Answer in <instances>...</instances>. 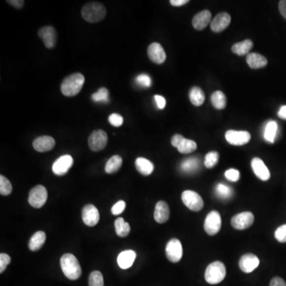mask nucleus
Listing matches in <instances>:
<instances>
[{
	"instance_id": "a211bd4d",
	"label": "nucleus",
	"mask_w": 286,
	"mask_h": 286,
	"mask_svg": "<svg viewBox=\"0 0 286 286\" xmlns=\"http://www.w3.org/2000/svg\"><path fill=\"white\" fill-rule=\"evenodd\" d=\"M251 167L257 178L263 181L270 179V170L268 169L267 166L259 158L253 159V160L251 161Z\"/></svg>"
},
{
	"instance_id": "20e7f679",
	"label": "nucleus",
	"mask_w": 286,
	"mask_h": 286,
	"mask_svg": "<svg viewBox=\"0 0 286 286\" xmlns=\"http://www.w3.org/2000/svg\"><path fill=\"white\" fill-rule=\"evenodd\" d=\"M226 270L224 264L220 261H214L206 269L204 278L208 284L217 285L224 280Z\"/></svg>"
},
{
	"instance_id": "58836bf2",
	"label": "nucleus",
	"mask_w": 286,
	"mask_h": 286,
	"mask_svg": "<svg viewBox=\"0 0 286 286\" xmlns=\"http://www.w3.org/2000/svg\"><path fill=\"white\" fill-rule=\"evenodd\" d=\"M274 236L279 243H286V224L282 225L277 228Z\"/></svg>"
},
{
	"instance_id": "39448f33",
	"label": "nucleus",
	"mask_w": 286,
	"mask_h": 286,
	"mask_svg": "<svg viewBox=\"0 0 286 286\" xmlns=\"http://www.w3.org/2000/svg\"><path fill=\"white\" fill-rule=\"evenodd\" d=\"M181 200L188 208L193 212H199L204 208L203 199L196 191L186 190L181 195Z\"/></svg>"
},
{
	"instance_id": "3c124183",
	"label": "nucleus",
	"mask_w": 286,
	"mask_h": 286,
	"mask_svg": "<svg viewBox=\"0 0 286 286\" xmlns=\"http://www.w3.org/2000/svg\"><path fill=\"white\" fill-rule=\"evenodd\" d=\"M188 0H170V3L172 6H181L188 3Z\"/></svg>"
},
{
	"instance_id": "bb28decb",
	"label": "nucleus",
	"mask_w": 286,
	"mask_h": 286,
	"mask_svg": "<svg viewBox=\"0 0 286 286\" xmlns=\"http://www.w3.org/2000/svg\"><path fill=\"white\" fill-rule=\"evenodd\" d=\"M253 42L251 40H244V41H240V42H238V43L233 45L231 50L234 54H237V55H246L251 51V49L253 47Z\"/></svg>"
},
{
	"instance_id": "37998d69",
	"label": "nucleus",
	"mask_w": 286,
	"mask_h": 286,
	"mask_svg": "<svg viewBox=\"0 0 286 286\" xmlns=\"http://www.w3.org/2000/svg\"><path fill=\"white\" fill-rule=\"evenodd\" d=\"M126 208V203L124 200H120L118 201L115 205L111 208V212L114 216H118V215L121 214L122 212H124Z\"/></svg>"
},
{
	"instance_id": "7ed1b4c3",
	"label": "nucleus",
	"mask_w": 286,
	"mask_h": 286,
	"mask_svg": "<svg viewBox=\"0 0 286 286\" xmlns=\"http://www.w3.org/2000/svg\"><path fill=\"white\" fill-rule=\"evenodd\" d=\"M83 19L91 23H98L106 16V8L100 2H88L81 10Z\"/></svg>"
},
{
	"instance_id": "7c9ffc66",
	"label": "nucleus",
	"mask_w": 286,
	"mask_h": 286,
	"mask_svg": "<svg viewBox=\"0 0 286 286\" xmlns=\"http://www.w3.org/2000/svg\"><path fill=\"white\" fill-rule=\"evenodd\" d=\"M212 105L218 110L224 109L226 106V97L221 91H216L211 97Z\"/></svg>"
},
{
	"instance_id": "c03bdc74",
	"label": "nucleus",
	"mask_w": 286,
	"mask_h": 286,
	"mask_svg": "<svg viewBox=\"0 0 286 286\" xmlns=\"http://www.w3.org/2000/svg\"><path fill=\"white\" fill-rule=\"evenodd\" d=\"M10 262V257L6 254L2 253L0 254V273L6 270V266H8Z\"/></svg>"
},
{
	"instance_id": "ea45409f",
	"label": "nucleus",
	"mask_w": 286,
	"mask_h": 286,
	"mask_svg": "<svg viewBox=\"0 0 286 286\" xmlns=\"http://www.w3.org/2000/svg\"><path fill=\"white\" fill-rule=\"evenodd\" d=\"M136 82L138 83L140 86L149 88L151 85V76H149L148 74H146V73L138 75L136 78Z\"/></svg>"
},
{
	"instance_id": "e433bc0d",
	"label": "nucleus",
	"mask_w": 286,
	"mask_h": 286,
	"mask_svg": "<svg viewBox=\"0 0 286 286\" xmlns=\"http://www.w3.org/2000/svg\"><path fill=\"white\" fill-rule=\"evenodd\" d=\"M12 191V186L10 181L4 176H0V194L2 196H8Z\"/></svg>"
},
{
	"instance_id": "dca6fc26",
	"label": "nucleus",
	"mask_w": 286,
	"mask_h": 286,
	"mask_svg": "<svg viewBox=\"0 0 286 286\" xmlns=\"http://www.w3.org/2000/svg\"><path fill=\"white\" fill-rule=\"evenodd\" d=\"M231 20V15L227 13H220L211 22V29L216 33L224 31L230 25Z\"/></svg>"
},
{
	"instance_id": "4c0bfd02",
	"label": "nucleus",
	"mask_w": 286,
	"mask_h": 286,
	"mask_svg": "<svg viewBox=\"0 0 286 286\" xmlns=\"http://www.w3.org/2000/svg\"><path fill=\"white\" fill-rule=\"evenodd\" d=\"M92 99L95 102H106L109 101V93L105 88H101L96 93L92 95Z\"/></svg>"
},
{
	"instance_id": "79ce46f5",
	"label": "nucleus",
	"mask_w": 286,
	"mask_h": 286,
	"mask_svg": "<svg viewBox=\"0 0 286 286\" xmlns=\"http://www.w3.org/2000/svg\"><path fill=\"white\" fill-rule=\"evenodd\" d=\"M110 124L114 127H120L124 124V118L122 117L119 114H111L108 118Z\"/></svg>"
},
{
	"instance_id": "de8ad7c7",
	"label": "nucleus",
	"mask_w": 286,
	"mask_h": 286,
	"mask_svg": "<svg viewBox=\"0 0 286 286\" xmlns=\"http://www.w3.org/2000/svg\"><path fill=\"white\" fill-rule=\"evenodd\" d=\"M183 139V136L181 135V134H175V135L173 136V138L171 139V144L174 147H177Z\"/></svg>"
},
{
	"instance_id": "c9c22d12",
	"label": "nucleus",
	"mask_w": 286,
	"mask_h": 286,
	"mask_svg": "<svg viewBox=\"0 0 286 286\" xmlns=\"http://www.w3.org/2000/svg\"><path fill=\"white\" fill-rule=\"evenodd\" d=\"M89 286H104L103 277L99 271L91 273L89 278Z\"/></svg>"
},
{
	"instance_id": "ddd939ff",
	"label": "nucleus",
	"mask_w": 286,
	"mask_h": 286,
	"mask_svg": "<svg viewBox=\"0 0 286 286\" xmlns=\"http://www.w3.org/2000/svg\"><path fill=\"white\" fill-rule=\"evenodd\" d=\"M259 258L253 254H246L239 261V268L246 274H250L259 266Z\"/></svg>"
},
{
	"instance_id": "5701e85b",
	"label": "nucleus",
	"mask_w": 286,
	"mask_h": 286,
	"mask_svg": "<svg viewBox=\"0 0 286 286\" xmlns=\"http://www.w3.org/2000/svg\"><path fill=\"white\" fill-rule=\"evenodd\" d=\"M247 62L250 68L257 69L265 67L267 64V59L261 54L252 53L247 54Z\"/></svg>"
},
{
	"instance_id": "a878e982",
	"label": "nucleus",
	"mask_w": 286,
	"mask_h": 286,
	"mask_svg": "<svg viewBox=\"0 0 286 286\" xmlns=\"http://www.w3.org/2000/svg\"><path fill=\"white\" fill-rule=\"evenodd\" d=\"M278 124L275 121L268 122L264 130V139L269 143H274L276 139L277 133H278Z\"/></svg>"
},
{
	"instance_id": "f257e3e1",
	"label": "nucleus",
	"mask_w": 286,
	"mask_h": 286,
	"mask_svg": "<svg viewBox=\"0 0 286 286\" xmlns=\"http://www.w3.org/2000/svg\"><path fill=\"white\" fill-rule=\"evenodd\" d=\"M85 81V76L79 72L68 76L64 79L61 86L62 94L68 97L77 95L82 89Z\"/></svg>"
},
{
	"instance_id": "a18cd8bd",
	"label": "nucleus",
	"mask_w": 286,
	"mask_h": 286,
	"mask_svg": "<svg viewBox=\"0 0 286 286\" xmlns=\"http://www.w3.org/2000/svg\"><path fill=\"white\" fill-rule=\"evenodd\" d=\"M155 99L156 101L157 106H158L159 109H164L165 108L166 101H165L164 97L161 96V95H155Z\"/></svg>"
},
{
	"instance_id": "aec40b11",
	"label": "nucleus",
	"mask_w": 286,
	"mask_h": 286,
	"mask_svg": "<svg viewBox=\"0 0 286 286\" xmlns=\"http://www.w3.org/2000/svg\"><path fill=\"white\" fill-rule=\"evenodd\" d=\"M169 215H170V211L166 202L162 201V200L158 202L155 206V214H154L156 222L159 223L167 222L169 221Z\"/></svg>"
},
{
	"instance_id": "f3484780",
	"label": "nucleus",
	"mask_w": 286,
	"mask_h": 286,
	"mask_svg": "<svg viewBox=\"0 0 286 286\" xmlns=\"http://www.w3.org/2000/svg\"><path fill=\"white\" fill-rule=\"evenodd\" d=\"M40 38L43 41L45 47L48 49L54 48L57 41V32L54 27H42L38 31Z\"/></svg>"
},
{
	"instance_id": "2eb2a0df",
	"label": "nucleus",
	"mask_w": 286,
	"mask_h": 286,
	"mask_svg": "<svg viewBox=\"0 0 286 286\" xmlns=\"http://www.w3.org/2000/svg\"><path fill=\"white\" fill-rule=\"evenodd\" d=\"M148 57L151 61L155 62L156 64H162L166 59V54L162 46L159 43H152L149 45L148 50H147Z\"/></svg>"
},
{
	"instance_id": "9d476101",
	"label": "nucleus",
	"mask_w": 286,
	"mask_h": 286,
	"mask_svg": "<svg viewBox=\"0 0 286 286\" xmlns=\"http://www.w3.org/2000/svg\"><path fill=\"white\" fill-rule=\"evenodd\" d=\"M225 138L229 144L233 146H243L251 141V135L245 130H229L225 134Z\"/></svg>"
},
{
	"instance_id": "f704fd0d",
	"label": "nucleus",
	"mask_w": 286,
	"mask_h": 286,
	"mask_svg": "<svg viewBox=\"0 0 286 286\" xmlns=\"http://www.w3.org/2000/svg\"><path fill=\"white\" fill-rule=\"evenodd\" d=\"M220 159V155L216 151H211L208 153L204 159V165L208 169H212L213 167L216 166V164L218 163Z\"/></svg>"
},
{
	"instance_id": "c85d7f7f",
	"label": "nucleus",
	"mask_w": 286,
	"mask_h": 286,
	"mask_svg": "<svg viewBox=\"0 0 286 286\" xmlns=\"http://www.w3.org/2000/svg\"><path fill=\"white\" fill-rule=\"evenodd\" d=\"M123 165V159L119 155H114L107 161L105 165V172L108 174L115 173L120 170Z\"/></svg>"
},
{
	"instance_id": "b1692460",
	"label": "nucleus",
	"mask_w": 286,
	"mask_h": 286,
	"mask_svg": "<svg viewBox=\"0 0 286 286\" xmlns=\"http://www.w3.org/2000/svg\"><path fill=\"white\" fill-rule=\"evenodd\" d=\"M135 167L137 170L143 176L151 175L155 169L153 163L144 158H138L136 159Z\"/></svg>"
},
{
	"instance_id": "412c9836",
	"label": "nucleus",
	"mask_w": 286,
	"mask_h": 286,
	"mask_svg": "<svg viewBox=\"0 0 286 286\" xmlns=\"http://www.w3.org/2000/svg\"><path fill=\"white\" fill-rule=\"evenodd\" d=\"M211 19H212V13L208 10H202L193 17L192 26L197 31H202L205 27H208L211 22Z\"/></svg>"
},
{
	"instance_id": "72a5a7b5",
	"label": "nucleus",
	"mask_w": 286,
	"mask_h": 286,
	"mask_svg": "<svg viewBox=\"0 0 286 286\" xmlns=\"http://www.w3.org/2000/svg\"><path fill=\"white\" fill-rule=\"evenodd\" d=\"M216 193L221 199L226 200L232 196L233 190L231 187L224 184L219 183L216 187Z\"/></svg>"
},
{
	"instance_id": "49530a36",
	"label": "nucleus",
	"mask_w": 286,
	"mask_h": 286,
	"mask_svg": "<svg viewBox=\"0 0 286 286\" xmlns=\"http://www.w3.org/2000/svg\"><path fill=\"white\" fill-rule=\"evenodd\" d=\"M270 286H286V282L282 278L275 277L270 282Z\"/></svg>"
},
{
	"instance_id": "603ef678",
	"label": "nucleus",
	"mask_w": 286,
	"mask_h": 286,
	"mask_svg": "<svg viewBox=\"0 0 286 286\" xmlns=\"http://www.w3.org/2000/svg\"><path fill=\"white\" fill-rule=\"evenodd\" d=\"M278 116L282 120H286V105L281 107L280 110L278 111Z\"/></svg>"
},
{
	"instance_id": "cd10ccee",
	"label": "nucleus",
	"mask_w": 286,
	"mask_h": 286,
	"mask_svg": "<svg viewBox=\"0 0 286 286\" xmlns=\"http://www.w3.org/2000/svg\"><path fill=\"white\" fill-rule=\"evenodd\" d=\"M190 99L194 106L199 107L204 103L205 95L204 92L199 87H193L190 92Z\"/></svg>"
},
{
	"instance_id": "6ab92c4d",
	"label": "nucleus",
	"mask_w": 286,
	"mask_h": 286,
	"mask_svg": "<svg viewBox=\"0 0 286 286\" xmlns=\"http://www.w3.org/2000/svg\"><path fill=\"white\" fill-rule=\"evenodd\" d=\"M33 146L37 152H48L54 148L55 140L50 136H40L33 141Z\"/></svg>"
},
{
	"instance_id": "f8f14e48",
	"label": "nucleus",
	"mask_w": 286,
	"mask_h": 286,
	"mask_svg": "<svg viewBox=\"0 0 286 286\" xmlns=\"http://www.w3.org/2000/svg\"><path fill=\"white\" fill-rule=\"evenodd\" d=\"M73 165V159L70 155H66L60 157L53 164V172L57 176H63L68 173Z\"/></svg>"
},
{
	"instance_id": "6e6552de",
	"label": "nucleus",
	"mask_w": 286,
	"mask_h": 286,
	"mask_svg": "<svg viewBox=\"0 0 286 286\" xmlns=\"http://www.w3.org/2000/svg\"><path fill=\"white\" fill-rule=\"evenodd\" d=\"M165 254L168 260L172 262H178L183 256V248L179 239H172L169 240L165 247Z\"/></svg>"
},
{
	"instance_id": "4be33fe9",
	"label": "nucleus",
	"mask_w": 286,
	"mask_h": 286,
	"mask_svg": "<svg viewBox=\"0 0 286 286\" xmlns=\"http://www.w3.org/2000/svg\"><path fill=\"white\" fill-rule=\"evenodd\" d=\"M135 258L136 253L134 251L128 250L122 251L117 257L118 265L121 269L127 270L128 268L131 267Z\"/></svg>"
},
{
	"instance_id": "f03ea898",
	"label": "nucleus",
	"mask_w": 286,
	"mask_h": 286,
	"mask_svg": "<svg viewBox=\"0 0 286 286\" xmlns=\"http://www.w3.org/2000/svg\"><path fill=\"white\" fill-rule=\"evenodd\" d=\"M61 267L66 278L70 280H77L81 275V265L72 254H65L60 261Z\"/></svg>"
},
{
	"instance_id": "423d86ee",
	"label": "nucleus",
	"mask_w": 286,
	"mask_h": 286,
	"mask_svg": "<svg viewBox=\"0 0 286 286\" xmlns=\"http://www.w3.org/2000/svg\"><path fill=\"white\" fill-rule=\"evenodd\" d=\"M47 190L43 186H37L31 190L28 201L33 208H40L47 201Z\"/></svg>"
},
{
	"instance_id": "4468645a",
	"label": "nucleus",
	"mask_w": 286,
	"mask_h": 286,
	"mask_svg": "<svg viewBox=\"0 0 286 286\" xmlns=\"http://www.w3.org/2000/svg\"><path fill=\"white\" fill-rule=\"evenodd\" d=\"M82 220L87 226H95L99 221V211L93 204H87L83 208Z\"/></svg>"
},
{
	"instance_id": "c756f323",
	"label": "nucleus",
	"mask_w": 286,
	"mask_h": 286,
	"mask_svg": "<svg viewBox=\"0 0 286 286\" xmlns=\"http://www.w3.org/2000/svg\"><path fill=\"white\" fill-rule=\"evenodd\" d=\"M199 165H200L199 159L195 157H191L181 162V169L184 173H194L199 168Z\"/></svg>"
},
{
	"instance_id": "a19ab883",
	"label": "nucleus",
	"mask_w": 286,
	"mask_h": 286,
	"mask_svg": "<svg viewBox=\"0 0 286 286\" xmlns=\"http://www.w3.org/2000/svg\"><path fill=\"white\" fill-rule=\"evenodd\" d=\"M225 177L226 180L232 182H237L240 179V173L235 169H230L225 172Z\"/></svg>"
},
{
	"instance_id": "8fccbe9b",
	"label": "nucleus",
	"mask_w": 286,
	"mask_h": 286,
	"mask_svg": "<svg viewBox=\"0 0 286 286\" xmlns=\"http://www.w3.org/2000/svg\"><path fill=\"white\" fill-rule=\"evenodd\" d=\"M279 10L282 16L286 19V0H282L279 2Z\"/></svg>"
},
{
	"instance_id": "09e8293b",
	"label": "nucleus",
	"mask_w": 286,
	"mask_h": 286,
	"mask_svg": "<svg viewBox=\"0 0 286 286\" xmlns=\"http://www.w3.org/2000/svg\"><path fill=\"white\" fill-rule=\"evenodd\" d=\"M9 4L11 5V6H15V8H22L23 5H24V1L23 0H10V1H7Z\"/></svg>"
},
{
	"instance_id": "1a4fd4ad",
	"label": "nucleus",
	"mask_w": 286,
	"mask_h": 286,
	"mask_svg": "<svg viewBox=\"0 0 286 286\" xmlns=\"http://www.w3.org/2000/svg\"><path fill=\"white\" fill-rule=\"evenodd\" d=\"M107 143V134L104 130L93 131L89 138V146L91 151L98 152L105 148Z\"/></svg>"
},
{
	"instance_id": "9b49d317",
	"label": "nucleus",
	"mask_w": 286,
	"mask_h": 286,
	"mask_svg": "<svg viewBox=\"0 0 286 286\" xmlns=\"http://www.w3.org/2000/svg\"><path fill=\"white\" fill-rule=\"evenodd\" d=\"M254 221V216L252 212H241L233 216L231 219V225L237 230H245L253 224Z\"/></svg>"
},
{
	"instance_id": "2f4dec72",
	"label": "nucleus",
	"mask_w": 286,
	"mask_h": 286,
	"mask_svg": "<svg viewBox=\"0 0 286 286\" xmlns=\"http://www.w3.org/2000/svg\"><path fill=\"white\" fill-rule=\"evenodd\" d=\"M177 148L181 154L187 155V154H190V153L196 151L197 145H196V142L184 138L183 140L181 141V143H180L179 146H177Z\"/></svg>"
},
{
	"instance_id": "473e14b6",
	"label": "nucleus",
	"mask_w": 286,
	"mask_h": 286,
	"mask_svg": "<svg viewBox=\"0 0 286 286\" xmlns=\"http://www.w3.org/2000/svg\"><path fill=\"white\" fill-rule=\"evenodd\" d=\"M115 227L118 236H127L130 231V225L128 222H125L123 218H118L116 220L115 222Z\"/></svg>"
},
{
	"instance_id": "393cba45",
	"label": "nucleus",
	"mask_w": 286,
	"mask_h": 286,
	"mask_svg": "<svg viewBox=\"0 0 286 286\" xmlns=\"http://www.w3.org/2000/svg\"><path fill=\"white\" fill-rule=\"evenodd\" d=\"M46 239V235L44 231H37L31 237L29 243V248L31 251H39L43 247Z\"/></svg>"
},
{
	"instance_id": "0eeeda50",
	"label": "nucleus",
	"mask_w": 286,
	"mask_h": 286,
	"mask_svg": "<svg viewBox=\"0 0 286 286\" xmlns=\"http://www.w3.org/2000/svg\"><path fill=\"white\" fill-rule=\"evenodd\" d=\"M222 221L221 214L216 211H212L206 216L204 228L205 232L209 235H215L221 231Z\"/></svg>"
}]
</instances>
